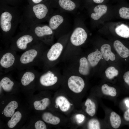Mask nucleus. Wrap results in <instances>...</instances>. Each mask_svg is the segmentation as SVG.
I'll return each mask as SVG.
<instances>
[{"label":"nucleus","mask_w":129,"mask_h":129,"mask_svg":"<svg viewBox=\"0 0 129 129\" xmlns=\"http://www.w3.org/2000/svg\"><path fill=\"white\" fill-rule=\"evenodd\" d=\"M21 16L18 10L10 8H1L0 28L2 40L7 48L17 27L20 23Z\"/></svg>","instance_id":"1"},{"label":"nucleus","mask_w":129,"mask_h":129,"mask_svg":"<svg viewBox=\"0 0 129 129\" xmlns=\"http://www.w3.org/2000/svg\"><path fill=\"white\" fill-rule=\"evenodd\" d=\"M49 12L48 7L42 3L35 4L25 10L20 22L22 30H27L33 25L40 23L47 17Z\"/></svg>","instance_id":"2"},{"label":"nucleus","mask_w":129,"mask_h":129,"mask_svg":"<svg viewBox=\"0 0 129 129\" xmlns=\"http://www.w3.org/2000/svg\"><path fill=\"white\" fill-rule=\"evenodd\" d=\"M42 43L40 42L18 56L16 69L22 71L38 65L43 54Z\"/></svg>","instance_id":"3"},{"label":"nucleus","mask_w":129,"mask_h":129,"mask_svg":"<svg viewBox=\"0 0 129 129\" xmlns=\"http://www.w3.org/2000/svg\"><path fill=\"white\" fill-rule=\"evenodd\" d=\"M40 42L29 30H23L12 38L9 48L16 52H23Z\"/></svg>","instance_id":"4"},{"label":"nucleus","mask_w":129,"mask_h":129,"mask_svg":"<svg viewBox=\"0 0 129 129\" xmlns=\"http://www.w3.org/2000/svg\"><path fill=\"white\" fill-rule=\"evenodd\" d=\"M16 52L9 48L1 52L0 71L6 73L16 69L19 56Z\"/></svg>","instance_id":"5"},{"label":"nucleus","mask_w":129,"mask_h":129,"mask_svg":"<svg viewBox=\"0 0 129 129\" xmlns=\"http://www.w3.org/2000/svg\"><path fill=\"white\" fill-rule=\"evenodd\" d=\"M27 30L32 32L39 41L49 44L51 42L54 31L48 25L37 24Z\"/></svg>","instance_id":"6"},{"label":"nucleus","mask_w":129,"mask_h":129,"mask_svg":"<svg viewBox=\"0 0 129 129\" xmlns=\"http://www.w3.org/2000/svg\"><path fill=\"white\" fill-rule=\"evenodd\" d=\"M63 48L62 45L60 43H56L53 44L46 53V55H43L42 58H45L43 59L45 65L48 62H52L56 60L60 56ZM41 58V59H42Z\"/></svg>","instance_id":"7"},{"label":"nucleus","mask_w":129,"mask_h":129,"mask_svg":"<svg viewBox=\"0 0 129 129\" xmlns=\"http://www.w3.org/2000/svg\"><path fill=\"white\" fill-rule=\"evenodd\" d=\"M87 37V34L83 28L78 27L75 28L70 38L71 43L73 45L78 46L83 44Z\"/></svg>","instance_id":"8"},{"label":"nucleus","mask_w":129,"mask_h":129,"mask_svg":"<svg viewBox=\"0 0 129 129\" xmlns=\"http://www.w3.org/2000/svg\"><path fill=\"white\" fill-rule=\"evenodd\" d=\"M69 89L76 93L81 92L85 86V83L83 79L81 77L75 75L70 76L67 82Z\"/></svg>","instance_id":"9"},{"label":"nucleus","mask_w":129,"mask_h":129,"mask_svg":"<svg viewBox=\"0 0 129 129\" xmlns=\"http://www.w3.org/2000/svg\"><path fill=\"white\" fill-rule=\"evenodd\" d=\"M51 70H48L39 76L38 81L41 85L48 87L53 86L57 82L58 77Z\"/></svg>","instance_id":"10"},{"label":"nucleus","mask_w":129,"mask_h":129,"mask_svg":"<svg viewBox=\"0 0 129 129\" xmlns=\"http://www.w3.org/2000/svg\"><path fill=\"white\" fill-rule=\"evenodd\" d=\"M22 71L23 73L20 80L21 84L23 86H28L34 81L38 73L33 67Z\"/></svg>","instance_id":"11"},{"label":"nucleus","mask_w":129,"mask_h":129,"mask_svg":"<svg viewBox=\"0 0 129 129\" xmlns=\"http://www.w3.org/2000/svg\"><path fill=\"white\" fill-rule=\"evenodd\" d=\"M55 107L58 108L59 107L60 110L63 112L69 110L71 106L72 105L68 99L63 96H60L57 97L55 100Z\"/></svg>","instance_id":"12"},{"label":"nucleus","mask_w":129,"mask_h":129,"mask_svg":"<svg viewBox=\"0 0 129 129\" xmlns=\"http://www.w3.org/2000/svg\"><path fill=\"white\" fill-rule=\"evenodd\" d=\"M107 10V6L106 5L99 4L94 7V12L91 14V17L93 20H98L106 13Z\"/></svg>","instance_id":"13"},{"label":"nucleus","mask_w":129,"mask_h":129,"mask_svg":"<svg viewBox=\"0 0 129 129\" xmlns=\"http://www.w3.org/2000/svg\"><path fill=\"white\" fill-rule=\"evenodd\" d=\"M114 47L117 52L122 58H126L129 56V49L118 40L114 41Z\"/></svg>","instance_id":"14"},{"label":"nucleus","mask_w":129,"mask_h":129,"mask_svg":"<svg viewBox=\"0 0 129 129\" xmlns=\"http://www.w3.org/2000/svg\"><path fill=\"white\" fill-rule=\"evenodd\" d=\"M100 51L102 56L106 60L108 61L110 60L113 61L115 59V56L111 51V47L109 44H103L101 48Z\"/></svg>","instance_id":"15"},{"label":"nucleus","mask_w":129,"mask_h":129,"mask_svg":"<svg viewBox=\"0 0 129 129\" xmlns=\"http://www.w3.org/2000/svg\"><path fill=\"white\" fill-rule=\"evenodd\" d=\"M64 19L61 16L55 15L52 16L48 20V26L53 31L56 30L63 22Z\"/></svg>","instance_id":"16"},{"label":"nucleus","mask_w":129,"mask_h":129,"mask_svg":"<svg viewBox=\"0 0 129 129\" xmlns=\"http://www.w3.org/2000/svg\"><path fill=\"white\" fill-rule=\"evenodd\" d=\"M14 85V82L7 76L3 77L0 81V88H2L6 91L9 92L11 91Z\"/></svg>","instance_id":"17"},{"label":"nucleus","mask_w":129,"mask_h":129,"mask_svg":"<svg viewBox=\"0 0 129 129\" xmlns=\"http://www.w3.org/2000/svg\"><path fill=\"white\" fill-rule=\"evenodd\" d=\"M90 64L87 59L85 57L81 58L79 60V72L81 75H86L90 72Z\"/></svg>","instance_id":"18"},{"label":"nucleus","mask_w":129,"mask_h":129,"mask_svg":"<svg viewBox=\"0 0 129 129\" xmlns=\"http://www.w3.org/2000/svg\"><path fill=\"white\" fill-rule=\"evenodd\" d=\"M102 56L101 52L97 50L89 54L87 56V59L90 65L93 67L98 64Z\"/></svg>","instance_id":"19"},{"label":"nucleus","mask_w":129,"mask_h":129,"mask_svg":"<svg viewBox=\"0 0 129 129\" xmlns=\"http://www.w3.org/2000/svg\"><path fill=\"white\" fill-rule=\"evenodd\" d=\"M18 106L17 102L15 101L10 102L4 108L3 113L4 115L7 117H11L14 113L15 110Z\"/></svg>","instance_id":"20"},{"label":"nucleus","mask_w":129,"mask_h":129,"mask_svg":"<svg viewBox=\"0 0 129 129\" xmlns=\"http://www.w3.org/2000/svg\"><path fill=\"white\" fill-rule=\"evenodd\" d=\"M42 118L47 123L54 125L58 124L60 122V119L59 118L53 115L49 112H45L43 113Z\"/></svg>","instance_id":"21"},{"label":"nucleus","mask_w":129,"mask_h":129,"mask_svg":"<svg viewBox=\"0 0 129 129\" xmlns=\"http://www.w3.org/2000/svg\"><path fill=\"white\" fill-rule=\"evenodd\" d=\"M115 32L119 36L124 38L129 37V27L124 24L117 26L115 29Z\"/></svg>","instance_id":"22"},{"label":"nucleus","mask_w":129,"mask_h":129,"mask_svg":"<svg viewBox=\"0 0 129 129\" xmlns=\"http://www.w3.org/2000/svg\"><path fill=\"white\" fill-rule=\"evenodd\" d=\"M58 3L61 8L67 11H73L76 7L75 3L71 0H59Z\"/></svg>","instance_id":"23"},{"label":"nucleus","mask_w":129,"mask_h":129,"mask_svg":"<svg viewBox=\"0 0 129 129\" xmlns=\"http://www.w3.org/2000/svg\"><path fill=\"white\" fill-rule=\"evenodd\" d=\"M49 99L48 98H45L40 100L35 101L33 104L35 110H42L46 108L49 105Z\"/></svg>","instance_id":"24"},{"label":"nucleus","mask_w":129,"mask_h":129,"mask_svg":"<svg viewBox=\"0 0 129 129\" xmlns=\"http://www.w3.org/2000/svg\"><path fill=\"white\" fill-rule=\"evenodd\" d=\"M110 119L111 125L115 129L119 128L121 123L120 116L116 113L112 112L110 114Z\"/></svg>","instance_id":"25"},{"label":"nucleus","mask_w":129,"mask_h":129,"mask_svg":"<svg viewBox=\"0 0 129 129\" xmlns=\"http://www.w3.org/2000/svg\"><path fill=\"white\" fill-rule=\"evenodd\" d=\"M86 107V111L89 115L93 116L96 113V106L95 103L89 98H87L85 103Z\"/></svg>","instance_id":"26"},{"label":"nucleus","mask_w":129,"mask_h":129,"mask_svg":"<svg viewBox=\"0 0 129 129\" xmlns=\"http://www.w3.org/2000/svg\"><path fill=\"white\" fill-rule=\"evenodd\" d=\"M22 117L21 113L19 111L15 112L11 116V119L7 123V125L10 128L15 127L21 120Z\"/></svg>","instance_id":"27"},{"label":"nucleus","mask_w":129,"mask_h":129,"mask_svg":"<svg viewBox=\"0 0 129 129\" xmlns=\"http://www.w3.org/2000/svg\"><path fill=\"white\" fill-rule=\"evenodd\" d=\"M101 90L102 93L106 95L114 97L117 94L116 89L114 87L109 86L107 84H104L102 86Z\"/></svg>","instance_id":"28"},{"label":"nucleus","mask_w":129,"mask_h":129,"mask_svg":"<svg viewBox=\"0 0 129 129\" xmlns=\"http://www.w3.org/2000/svg\"><path fill=\"white\" fill-rule=\"evenodd\" d=\"M119 9L118 13L120 16L121 18L129 20V5L124 4Z\"/></svg>","instance_id":"29"},{"label":"nucleus","mask_w":129,"mask_h":129,"mask_svg":"<svg viewBox=\"0 0 129 129\" xmlns=\"http://www.w3.org/2000/svg\"><path fill=\"white\" fill-rule=\"evenodd\" d=\"M105 72L106 77L110 79H113L118 74V70L113 66H110L106 70Z\"/></svg>","instance_id":"30"},{"label":"nucleus","mask_w":129,"mask_h":129,"mask_svg":"<svg viewBox=\"0 0 129 129\" xmlns=\"http://www.w3.org/2000/svg\"><path fill=\"white\" fill-rule=\"evenodd\" d=\"M87 126L89 129H100L99 122L97 119H92L88 122Z\"/></svg>","instance_id":"31"},{"label":"nucleus","mask_w":129,"mask_h":129,"mask_svg":"<svg viewBox=\"0 0 129 129\" xmlns=\"http://www.w3.org/2000/svg\"><path fill=\"white\" fill-rule=\"evenodd\" d=\"M35 127L36 129H46V126L43 121L39 120L37 121L35 124Z\"/></svg>","instance_id":"32"},{"label":"nucleus","mask_w":129,"mask_h":129,"mask_svg":"<svg viewBox=\"0 0 129 129\" xmlns=\"http://www.w3.org/2000/svg\"><path fill=\"white\" fill-rule=\"evenodd\" d=\"M75 118L77 122L79 124L82 123L84 120L85 116L84 115L81 114H78L75 116Z\"/></svg>","instance_id":"33"},{"label":"nucleus","mask_w":129,"mask_h":129,"mask_svg":"<svg viewBox=\"0 0 129 129\" xmlns=\"http://www.w3.org/2000/svg\"><path fill=\"white\" fill-rule=\"evenodd\" d=\"M123 79L125 83L129 86V71L124 73L123 75Z\"/></svg>","instance_id":"34"},{"label":"nucleus","mask_w":129,"mask_h":129,"mask_svg":"<svg viewBox=\"0 0 129 129\" xmlns=\"http://www.w3.org/2000/svg\"><path fill=\"white\" fill-rule=\"evenodd\" d=\"M124 117L125 120L129 121V108L124 112Z\"/></svg>","instance_id":"35"},{"label":"nucleus","mask_w":129,"mask_h":129,"mask_svg":"<svg viewBox=\"0 0 129 129\" xmlns=\"http://www.w3.org/2000/svg\"><path fill=\"white\" fill-rule=\"evenodd\" d=\"M105 0H92L94 3L97 4H101L103 3Z\"/></svg>","instance_id":"36"},{"label":"nucleus","mask_w":129,"mask_h":129,"mask_svg":"<svg viewBox=\"0 0 129 129\" xmlns=\"http://www.w3.org/2000/svg\"><path fill=\"white\" fill-rule=\"evenodd\" d=\"M31 0L33 3L36 4L40 3L43 0Z\"/></svg>","instance_id":"37"},{"label":"nucleus","mask_w":129,"mask_h":129,"mask_svg":"<svg viewBox=\"0 0 129 129\" xmlns=\"http://www.w3.org/2000/svg\"><path fill=\"white\" fill-rule=\"evenodd\" d=\"M125 102L126 106L129 107V101L128 100H126Z\"/></svg>","instance_id":"38"}]
</instances>
